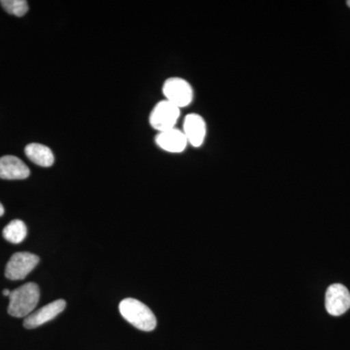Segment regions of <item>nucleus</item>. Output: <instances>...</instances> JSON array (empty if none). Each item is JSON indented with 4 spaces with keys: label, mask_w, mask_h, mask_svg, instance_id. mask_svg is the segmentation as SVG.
<instances>
[{
    "label": "nucleus",
    "mask_w": 350,
    "mask_h": 350,
    "mask_svg": "<svg viewBox=\"0 0 350 350\" xmlns=\"http://www.w3.org/2000/svg\"><path fill=\"white\" fill-rule=\"evenodd\" d=\"M40 291L38 285L33 282L25 283L11 291L9 297V314L18 319H25L33 312L34 308L38 305Z\"/></svg>",
    "instance_id": "obj_1"
},
{
    "label": "nucleus",
    "mask_w": 350,
    "mask_h": 350,
    "mask_svg": "<svg viewBox=\"0 0 350 350\" xmlns=\"http://www.w3.org/2000/svg\"><path fill=\"white\" fill-rule=\"evenodd\" d=\"M119 310L124 319L139 330L151 332L156 328L155 314L148 306L137 299H124L120 303Z\"/></svg>",
    "instance_id": "obj_2"
},
{
    "label": "nucleus",
    "mask_w": 350,
    "mask_h": 350,
    "mask_svg": "<svg viewBox=\"0 0 350 350\" xmlns=\"http://www.w3.org/2000/svg\"><path fill=\"white\" fill-rule=\"evenodd\" d=\"M165 100L170 101L178 108L186 107L194 98L193 88L182 78L172 77L167 79L163 86Z\"/></svg>",
    "instance_id": "obj_3"
},
{
    "label": "nucleus",
    "mask_w": 350,
    "mask_h": 350,
    "mask_svg": "<svg viewBox=\"0 0 350 350\" xmlns=\"http://www.w3.org/2000/svg\"><path fill=\"white\" fill-rule=\"evenodd\" d=\"M179 117L180 108L165 100L157 103L154 107L149 117V122L152 128L155 129L159 133H162L174 129Z\"/></svg>",
    "instance_id": "obj_4"
},
{
    "label": "nucleus",
    "mask_w": 350,
    "mask_h": 350,
    "mask_svg": "<svg viewBox=\"0 0 350 350\" xmlns=\"http://www.w3.org/2000/svg\"><path fill=\"white\" fill-rule=\"evenodd\" d=\"M38 256L32 253H15L7 262L5 276L11 280H24L38 266Z\"/></svg>",
    "instance_id": "obj_5"
},
{
    "label": "nucleus",
    "mask_w": 350,
    "mask_h": 350,
    "mask_svg": "<svg viewBox=\"0 0 350 350\" xmlns=\"http://www.w3.org/2000/svg\"><path fill=\"white\" fill-rule=\"evenodd\" d=\"M327 312L333 317H340L350 308V293L345 285L340 283L332 284L325 295Z\"/></svg>",
    "instance_id": "obj_6"
},
{
    "label": "nucleus",
    "mask_w": 350,
    "mask_h": 350,
    "mask_svg": "<svg viewBox=\"0 0 350 350\" xmlns=\"http://www.w3.org/2000/svg\"><path fill=\"white\" fill-rule=\"evenodd\" d=\"M66 303L64 300H57L39 308L36 312H32L24 320V326L27 329H34L47 323L56 319L59 313L63 312L66 308Z\"/></svg>",
    "instance_id": "obj_7"
},
{
    "label": "nucleus",
    "mask_w": 350,
    "mask_h": 350,
    "mask_svg": "<svg viewBox=\"0 0 350 350\" xmlns=\"http://www.w3.org/2000/svg\"><path fill=\"white\" fill-rule=\"evenodd\" d=\"M183 133L188 144L194 147H200L206 137V123L199 114L192 113L184 119Z\"/></svg>",
    "instance_id": "obj_8"
},
{
    "label": "nucleus",
    "mask_w": 350,
    "mask_h": 350,
    "mask_svg": "<svg viewBox=\"0 0 350 350\" xmlns=\"http://www.w3.org/2000/svg\"><path fill=\"white\" fill-rule=\"evenodd\" d=\"M156 144L169 153H182L189 144L183 131L176 128L159 133L156 137Z\"/></svg>",
    "instance_id": "obj_9"
},
{
    "label": "nucleus",
    "mask_w": 350,
    "mask_h": 350,
    "mask_svg": "<svg viewBox=\"0 0 350 350\" xmlns=\"http://www.w3.org/2000/svg\"><path fill=\"white\" fill-rule=\"evenodd\" d=\"M31 174L27 165L15 156H4L0 158V178L7 180H21Z\"/></svg>",
    "instance_id": "obj_10"
},
{
    "label": "nucleus",
    "mask_w": 350,
    "mask_h": 350,
    "mask_svg": "<svg viewBox=\"0 0 350 350\" xmlns=\"http://www.w3.org/2000/svg\"><path fill=\"white\" fill-rule=\"evenodd\" d=\"M25 155L32 163L43 167L54 165L55 157L49 147L39 144H31L25 149Z\"/></svg>",
    "instance_id": "obj_11"
},
{
    "label": "nucleus",
    "mask_w": 350,
    "mask_h": 350,
    "mask_svg": "<svg viewBox=\"0 0 350 350\" xmlns=\"http://www.w3.org/2000/svg\"><path fill=\"white\" fill-rule=\"evenodd\" d=\"M27 234V226L22 220L11 221L3 229V237L9 243L18 244L22 243Z\"/></svg>",
    "instance_id": "obj_12"
},
{
    "label": "nucleus",
    "mask_w": 350,
    "mask_h": 350,
    "mask_svg": "<svg viewBox=\"0 0 350 350\" xmlns=\"http://www.w3.org/2000/svg\"><path fill=\"white\" fill-rule=\"evenodd\" d=\"M0 4L7 13L16 17H23L29 11V3L25 0H1Z\"/></svg>",
    "instance_id": "obj_13"
},
{
    "label": "nucleus",
    "mask_w": 350,
    "mask_h": 350,
    "mask_svg": "<svg viewBox=\"0 0 350 350\" xmlns=\"http://www.w3.org/2000/svg\"><path fill=\"white\" fill-rule=\"evenodd\" d=\"M2 293H3L4 296L10 297L11 291L9 289H4Z\"/></svg>",
    "instance_id": "obj_14"
},
{
    "label": "nucleus",
    "mask_w": 350,
    "mask_h": 350,
    "mask_svg": "<svg viewBox=\"0 0 350 350\" xmlns=\"http://www.w3.org/2000/svg\"><path fill=\"white\" fill-rule=\"evenodd\" d=\"M4 214V207L2 206L1 204H0V216L3 215Z\"/></svg>",
    "instance_id": "obj_15"
},
{
    "label": "nucleus",
    "mask_w": 350,
    "mask_h": 350,
    "mask_svg": "<svg viewBox=\"0 0 350 350\" xmlns=\"http://www.w3.org/2000/svg\"><path fill=\"white\" fill-rule=\"evenodd\" d=\"M347 6H349L350 8V0H349V1H347Z\"/></svg>",
    "instance_id": "obj_16"
}]
</instances>
